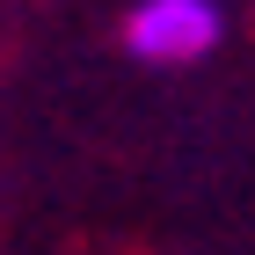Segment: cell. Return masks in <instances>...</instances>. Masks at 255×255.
Instances as JSON below:
<instances>
[{"label":"cell","instance_id":"1","mask_svg":"<svg viewBox=\"0 0 255 255\" xmlns=\"http://www.w3.org/2000/svg\"><path fill=\"white\" fill-rule=\"evenodd\" d=\"M226 37V7L219 0H138L124 15V51L146 66H190L212 59Z\"/></svg>","mask_w":255,"mask_h":255}]
</instances>
